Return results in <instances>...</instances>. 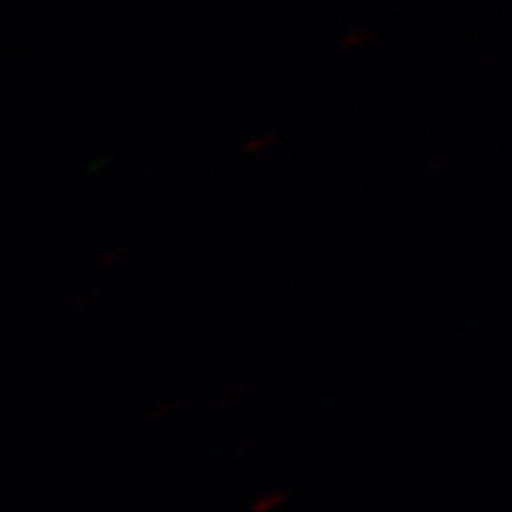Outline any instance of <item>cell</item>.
Masks as SVG:
<instances>
[{"instance_id":"obj_1","label":"cell","mask_w":512,"mask_h":512,"mask_svg":"<svg viewBox=\"0 0 512 512\" xmlns=\"http://www.w3.org/2000/svg\"><path fill=\"white\" fill-rule=\"evenodd\" d=\"M285 497H288V492H275V494H267V497L256 499L254 505H251V510L254 512H267V510H275L277 505H283Z\"/></svg>"},{"instance_id":"obj_2","label":"cell","mask_w":512,"mask_h":512,"mask_svg":"<svg viewBox=\"0 0 512 512\" xmlns=\"http://www.w3.org/2000/svg\"><path fill=\"white\" fill-rule=\"evenodd\" d=\"M374 29H356V32H348L343 37V40H340V48H353V45H361V42H366V40H371V37H374Z\"/></svg>"},{"instance_id":"obj_3","label":"cell","mask_w":512,"mask_h":512,"mask_svg":"<svg viewBox=\"0 0 512 512\" xmlns=\"http://www.w3.org/2000/svg\"><path fill=\"white\" fill-rule=\"evenodd\" d=\"M275 142V134H259L254 136V139H249V142L243 144V155H256L259 149H264L267 144Z\"/></svg>"},{"instance_id":"obj_4","label":"cell","mask_w":512,"mask_h":512,"mask_svg":"<svg viewBox=\"0 0 512 512\" xmlns=\"http://www.w3.org/2000/svg\"><path fill=\"white\" fill-rule=\"evenodd\" d=\"M176 400H173V403H162V405H157V411H149V418H152V421H155V418H160V416H165V413H170V411H176Z\"/></svg>"},{"instance_id":"obj_5","label":"cell","mask_w":512,"mask_h":512,"mask_svg":"<svg viewBox=\"0 0 512 512\" xmlns=\"http://www.w3.org/2000/svg\"><path fill=\"white\" fill-rule=\"evenodd\" d=\"M126 251H128V246H118V249H115L113 254L102 256V259H100V267H108V264H113L115 259H118V256H121V254H126Z\"/></svg>"},{"instance_id":"obj_6","label":"cell","mask_w":512,"mask_h":512,"mask_svg":"<svg viewBox=\"0 0 512 512\" xmlns=\"http://www.w3.org/2000/svg\"><path fill=\"white\" fill-rule=\"evenodd\" d=\"M95 296H97V293H89V296L79 298V301H76V309H84V306H89V301H92Z\"/></svg>"}]
</instances>
